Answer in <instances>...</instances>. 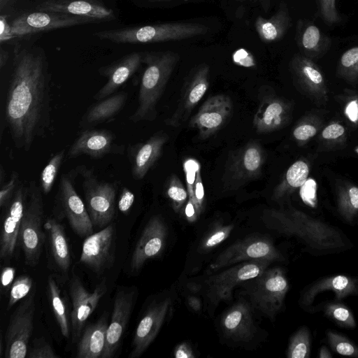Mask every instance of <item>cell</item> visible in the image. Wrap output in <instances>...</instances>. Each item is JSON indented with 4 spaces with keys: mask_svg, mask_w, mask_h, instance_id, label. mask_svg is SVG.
<instances>
[{
    "mask_svg": "<svg viewBox=\"0 0 358 358\" xmlns=\"http://www.w3.org/2000/svg\"><path fill=\"white\" fill-rule=\"evenodd\" d=\"M50 75L44 50L20 45L15 48L6 90L5 122L17 149L30 150L51 124Z\"/></svg>",
    "mask_w": 358,
    "mask_h": 358,
    "instance_id": "6da1fadb",
    "label": "cell"
},
{
    "mask_svg": "<svg viewBox=\"0 0 358 358\" xmlns=\"http://www.w3.org/2000/svg\"><path fill=\"white\" fill-rule=\"evenodd\" d=\"M179 59V55L172 51L143 52L145 68L140 83L138 106L129 117L130 121L137 123L156 119L157 105Z\"/></svg>",
    "mask_w": 358,
    "mask_h": 358,
    "instance_id": "7a4b0ae2",
    "label": "cell"
},
{
    "mask_svg": "<svg viewBox=\"0 0 358 358\" xmlns=\"http://www.w3.org/2000/svg\"><path fill=\"white\" fill-rule=\"evenodd\" d=\"M262 220L269 229L295 236L319 252H330L344 245L341 234L332 227L305 218L297 213L266 209Z\"/></svg>",
    "mask_w": 358,
    "mask_h": 358,
    "instance_id": "3957f363",
    "label": "cell"
},
{
    "mask_svg": "<svg viewBox=\"0 0 358 358\" xmlns=\"http://www.w3.org/2000/svg\"><path fill=\"white\" fill-rule=\"evenodd\" d=\"M208 27L195 22H171L141 26H128L99 31L94 35L115 43L137 44L180 41L206 34Z\"/></svg>",
    "mask_w": 358,
    "mask_h": 358,
    "instance_id": "277c9868",
    "label": "cell"
},
{
    "mask_svg": "<svg viewBox=\"0 0 358 358\" xmlns=\"http://www.w3.org/2000/svg\"><path fill=\"white\" fill-rule=\"evenodd\" d=\"M271 263L268 260L243 262L205 278L200 289L205 296L208 311L216 308L222 301H230L236 287L259 275Z\"/></svg>",
    "mask_w": 358,
    "mask_h": 358,
    "instance_id": "5b68a950",
    "label": "cell"
},
{
    "mask_svg": "<svg viewBox=\"0 0 358 358\" xmlns=\"http://www.w3.org/2000/svg\"><path fill=\"white\" fill-rule=\"evenodd\" d=\"M42 194L35 180L29 182V193L20 225L19 242L25 264L31 267L38 264L45 241L43 231L44 206Z\"/></svg>",
    "mask_w": 358,
    "mask_h": 358,
    "instance_id": "8992f818",
    "label": "cell"
},
{
    "mask_svg": "<svg viewBox=\"0 0 358 358\" xmlns=\"http://www.w3.org/2000/svg\"><path fill=\"white\" fill-rule=\"evenodd\" d=\"M244 283L253 308L274 320L282 308L289 283L281 268H267L259 275Z\"/></svg>",
    "mask_w": 358,
    "mask_h": 358,
    "instance_id": "52a82bcc",
    "label": "cell"
},
{
    "mask_svg": "<svg viewBox=\"0 0 358 358\" xmlns=\"http://www.w3.org/2000/svg\"><path fill=\"white\" fill-rule=\"evenodd\" d=\"M82 178L86 208L94 227L103 229L112 223L115 215L116 184L99 180L92 169H75Z\"/></svg>",
    "mask_w": 358,
    "mask_h": 358,
    "instance_id": "ba28073f",
    "label": "cell"
},
{
    "mask_svg": "<svg viewBox=\"0 0 358 358\" xmlns=\"http://www.w3.org/2000/svg\"><path fill=\"white\" fill-rule=\"evenodd\" d=\"M266 153L257 141L247 143L229 157L222 177L225 190L238 189L260 176Z\"/></svg>",
    "mask_w": 358,
    "mask_h": 358,
    "instance_id": "9c48e42d",
    "label": "cell"
},
{
    "mask_svg": "<svg viewBox=\"0 0 358 358\" xmlns=\"http://www.w3.org/2000/svg\"><path fill=\"white\" fill-rule=\"evenodd\" d=\"M283 259L282 253L271 239L264 236H250L224 250L211 262L208 271L216 272L247 261L268 260L273 262Z\"/></svg>",
    "mask_w": 358,
    "mask_h": 358,
    "instance_id": "30bf717a",
    "label": "cell"
},
{
    "mask_svg": "<svg viewBox=\"0 0 358 358\" xmlns=\"http://www.w3.org/2000/svg\"><path fill=\"white\" fill-rule=\"evenodd\" d=\"M36 289L20 301L10 317L4 341L6 358L27 357L29 340L34 329Z\"/></svg>",
    "mask_w": 358,
    "mask_h": 358,
    "instance_id": "8fae6325",
    "label": "cell"
},
{
    "mask_svg": "<svg viewBox=\"0 0 358 358\" xmlns=\"http://www.w3.org/2000/svg\"><path fill=\"white\" fill-rule=\"evenodd\" d=\"M76 169L63 173L59 179L55 196L57 216L65 217L71 229L80 237L93 234L94 226L83 200L75 188Z\"/></svg>",
    "mask_w": 358,
    "mask_h": 358,
    "instance_id": "7c38bea8",
    "label": "cell"
},
{
    "mask_svg": "<svg viewBox=\"0 0 358 358\" xmlns=\"http://www.w3.org/2000/svg\"><path fill=\"white\" fill-rule=\"evenodd\" d=\"M69 291L72 303L70 313L71 331L72 341L75 343L79 340L87 320L107 292L106 280L103 278L94 290L89 292L80 277L72 272L69 280Z\"/></svg>",
    "mask_w": 358,
    "mask_h": 358,
    "instance_id": "4fadbf2b",
    "label": "cell"
},
{
    "mask_svg": "<svg viewBox=\"0 0 358 358\" xmlns=\"http://www.w3.org/2000/svg\"><path fill=\"white\" fill-rule=\"evenodd\" d=\"M91 23L94 22L90 19L38 10L22 13L10 22L17 37Z\"/></svg>",
    "mask_w": 358,
    "mask_h": 358,
    "instance_id": "5bb4252c",
    "label": "cell"
},
{
    "mask_svg": "<svg viewBox=\"0 0 358 358\" xmlns=\"http://www.w3.org/2000/svg\"><path fill=\"white\" fill-rule=\"evenodd\" d=\"M115 238L113 222L87 236L82 245L80 264L98 275L110 268L115 261Z\"/></svg>",
    "mask_w": 358,
    "mask_h": 358,
    "instance_id": "9a60e30c",
    "label": "cell"
},
{
    "mask_svg": "<svg viewBox=\"0 0 358 358\" xmlns=\"http://www.w3.org/2000/svg\"><path fill=\"white\" fill-rule=\"evenodd\" d=\"M29 182L20 180L6 205L0 236V259L10 260L19 242L20 225L28 197Z\"/></svg>",
    "mask_w": 358,
    "mask_h": 358,
    "instance_id": "2e32d148",
    "label": "cell"
},
{
    "mask_svg": "<svg viewBox=\"0 0 358 358\" xmlns=\"http://www.w3.org/2000/svg\"><path fill=\"white\" fill-rule=\"evenodd\" d=\"M171 297L154 300L145 310L134 331L129 358L141 357L158 335L172 308Z\"/></svg>",
    "mask_w": 358,
    "mask_h": 358,
    "instance_id": "e0dca14e",
    "label": "cell"
},
{
    "mask_svg": "<svg viewBox=\"0 0 358 358\" xmlns=\"http://www.w3.org/2000/svg\"><path fill=\"white\" fill-rule=\"evenodd\" d=\"M134 287H123L117 289L110 322L106 332V343L101 358H112L117 353L137 299Z\"/></svg>",
    "mask_w": 358,
    "mask_h": 358,
    "instance_id": "ac0fdd59",
    "label": "cell"
},
{
    "mask_svg": "<svg viewBox=\"0 0 358 358\" xmlns=\"http://www.w3.org/2000/svg\"><path fill=\"white\" fill-rule=\"evenodd\" d=\"M209 66L203 64L196 67L186 78L178 104L164 123L178 127L189 117L193 109L203 98L209 87Z\"/></svg>",
    "mask_w": 358,
    "mask_h": 358,
    "instance_id": "d6986e66",
    "label": "cell"
},
{
    "mask_svg": "<svg viewBox=\"0 0 358 358\" xmlns=\"http://www.w3.org/2000/svg\"><path fill=\"white\" fill-rule=\"evenodd\" d=\"M234 111L231 99L217 94L207 99L190 118L189 126L195 129L201 139H206L220 130L231 119Z\"/></svg>",
    "mask_w": 358,
    "mask_h": 358,
    "instance_id": "ffe728a7",
    "label": "cell"
},
{
    "mask_svg": "<svg viewBox=\"0 0 358 358\" xmlns=\"http://www.w3.org/2000/svg\"><path fill=\"white\" fill-rule=\"evenodd\" d=\"M115 134L105 129H83L72 143L67 152L68 159L81 155L102 158L108 155H124L125 146L116 141Z\"/></svg>",
    "mask_w": 358,
    "mask_h": 358,
    "instance_id": "44dd1931",
    "label": "cell"
},
{
    "mask_svg": "<svg viewBox=\"0 0 358 358\" xmlns=\"http://www.w3.org/2000/svg\"><path fill=\"white\" fill-rule=\"evenodd\" d=\"M168 236V228L160 215L151 217L142 231L132 252L129 268L138 273L145 262L157 257L164 250Z\"/></svg>",
    "mask_w": 358,
    "mask_h": 358,
    "instance_id": "7402d4cb",
    "label": "cell"
},
{
    "mask_svg": "<svg viewBox=\"0 0 358 358\" xmlns=\"http://www.w3.org/2000/svg\"><path fill=\"white\" fill-rule=\"evenodd\" d=\"M35 9L82 17L90 19L94 23L117 19L114 10L101 0H39Z\"/></svg>",
    "mask_w": 358,
    "mask_h": 358,
    "instance_id": "603a6c76",
    "label": "cell"
},
{
    "mask_svg": "<svg viewBox=\"0 0 358 358\" xmlns=\"http://www.w3.org/2000/svg\"><path fill=\"white\" fill-rule=\"evenodd\" d=\"M250 302L240 300L222 315L220 327L223 334L235 342H249L257 333V327L253 317Z\"/></svg>",
    "mask_w": 358,
    "mask_h": 358,
    "instance_id": "cb8c5ba5",
    "label": "cell"
},
{
    "mask_svg": "<svg viewBox=\"0 0 358 358\" xmlns=\"http://www.w3.org/2000/svg\"><path fill=\"white\" fill-rule=\"evenodd\" d=\"M168 140V134L159 131L145 141L128 147V158L133 178L141 180L146 176L161 157Z\"/></svg>",
    "mask_w": 358,
    "mask_h": 358,
    "instance_id": "d4e9b609",
    "label": "cell"
},
{
    "mask_svg": "<svg viewBox=\"0 0 358 358\" xmlns=\"http://www.w3.org/2000/svg\"><path fill=\"white\" fill-rule=\"evenodd\" d=\"M143 52H133L99 68L100 75L106 77L107 81L93 99L99 101L115 94L136 72L143 64Z\"/></svg>",
    "mask_w": 358,
    "mask_h": 358,
    "instance_id": "484cf974",
    "label": "cell"
},
{
    "mask_svg": "<svg viewBox=\"0 0 358 358\" xmlns=\"http://www.w3.org/2000/svg\"><path fill=\"white\" fill-rule=\"evenodd\" d=\"M43 228L47 232L48 241V264L51 269L61 275H66L70 268L71 260L64 227L57 217H49L44 222Z\"/></svg>",
    "mask_w": 358,
    "mask_h": 358,
    "instance_id": "4316f807",
    "label": "cell"
},
{
    "mask_svg": "<svg viewBox=\"0 0 358 358\" xmlns=\"http://www.w3.org/2000/svg\"><path fill=\"white\" fill-rule=\"evenodd\" d=\"M183 169L188 193V201L185 208V215L189 220L194 221L202 213L205 206L201 166L195 159L188 158L183 163Z\"/></svg>",
    "mask_w": 358,
    "mask_h": 358,
    "instance_id": "83f0119b",
    "label": "cell"
},
{
    "mask_svg": "<svg viewBox=\"0 0 358 358\" xmlns=\"http://www.w3.org/2000/svg\"><path fill=\"white\" fill-rule=\"evenodd\" d=\"M108 313L104 312L99 320L83 329L78 340L76 358H101L106 343Z\"/></svg>",
    "mask_w": 358,
    "mask_h": 358,
    "instance_id": "f1b7e54d",
    "label": "cell"
},
{
    "mask_svg": "<svg viewBox=\"0 0 358 358\" xmlns=\"http://www.w3.org/2000/svg\"><path fill=\"white\" fill-rule=\"evenodd\" d=\"M127 99L124 92L115 93L90 106L82 116L79 126L83 129L92 128L114 118L124 108Z\"/></svg>",
    "mask_w": 358,
    "mask_h": 358,
    "instance_id": "f546056e",
    "label": "cell"
},
{
    "mask_svg": "<svg viewBox=\"0 0 358 358\" xmlns=\"http://www.w3.org/2000/svg\"><path fill=\"white\" fill-rule=\"evenodd\" d=\"M286 107L278 98L264 94L253 117V127L258 134L271 132L282 125Z\"/></svg>",
    "mask_w": 358,
    "mask_h": 358,
    "instance_id": "4dcf8cb0",
    "label": "cell"
},
{
    "mask_svg": "<svg viewBox=\"0 0 358 358\" xmlns=\"http://www.w3.org/2000/svg\"><path fill=\"white\" fill-rule=\"evenodd\" d=\"M326 291L333 292L337 300L350 295H356L358 294V280L343 275L323 278L308 288L302 297V301L309 304L317 294Z\"/></svg>",
    "mask_w": 358,
    "mask_h": 358,
    "instance_id": "1f68e13d",
    "label": "cell"
},
{
    "mask_svg": "<svg viewBox=\"0 0 358 358\" xmlns=\"http://www.w3.org/2000/svg\"><path fill=\"white\" fill-rule=\"evenodd\" d=\"M290 24L286 6H281L270 18L259 16L255 20V29L259 38L265 43L278 41L282 38Z\"/></svg>",
    "mask_w": 358,
    "mask_h": 358,
    "instance_id": "d6a6232c",
    "label": "cell"
},
{
    "mask_svg": "<svg viewBox=\"0 0 358 358\" xmlns=\"http://www.w3.org/2000/svg\"><path fill=\"white\" fill-rule=\"evenodd\" d=\"M47 290L52 310L60 331L64 337L68 338L71 332L68 306L57 281L51 275L48 277Z\"/></svg>",
    "mask_w": 358,
    "mask_h": 358,
    "instance_id": "836d02e7",
    "label": "cell"
},
{
    "mask_svg": "<svg viewBox=\"0 0 358 358\" xmlns=\"http://www.w3.org/2000/svg\"><path fill=\"white\" fill-rule=\"evenodd\" d=\"M165 196L176 213H179L185 209L188 201V193L177 175L173 174L169 178L165 187Z\"/></svg>",
    "mask_w": 358,
    "mask_h": 358,
    "instance_id": "e575fe53",
    "label": "cell"
},
{
    "mask_svg": "<svg viewBox=\"0 0 358 358\" xmlns=\"http://www.w3.org/2000/svg\"><path fill=\"white\" fill-rule=\"evenodd\" d=\"M65 155L64 149L57 152L49 159L42 170L40 185L43 194H48L52 190Z\"/></svg>",
    "mask_w": 358,
    "mask_h": 358,
    "instance_id": "d590c367",
    "label": "cell"
},
{
    "mask_svg": "<svg viewBox=\"0 0 358 358\" xmlns=\"http://www.w3.org/2000/svg\"><path fill=\"white\" fill-rule=\"evenodd\" d=\"M310 350V339L308 329L300 328L291 337L287 351L289 358H306Z\"/></svg>",
    "mask_w": 358,
    "mask_h": 358,
    "instance_id": "8d00e7d4",
    "label": "cell"
},
{
    "mask_svg": "<svg viewBox=\"0 0 358 358\" xmlns=\"http://www.w3.org/2000/svg\"><path fill=\"white\" fill-rule=\"evenodd\" d=\"M324 314L341 327L355 328L356 326L352 313L341 303H327L324 307Z\"/></svg>",
    "mask_w": 358,
    "mask_h": 358,
    "instance_id": "74e56055",
    "label": "cell"
},
{
    "mask_svg": "<svg viewBox=\"0 0 358 358\" xmlns=\"http://www.w3.org/2000/svg\"><path fill=\"white\" fill-rule=\"evenodd\" d=\"M233 229L232 224L217 226L202 239L199 251L206 252L215 248L229 237Z\"/></svg>",
    "mask_w": 358,
    "mask_h": 358,
    "instance_id": "f35d334b",
    "label": "cell"
},
{
    "mask_svg": "<svg viewBox=\"0 0 358 358\" xmlns=\"http://www.w3.org/2000/svg\"><path fill=\"white\" fill-rule=\"evenodd\" d=\"M33 280L27 275L18 276L10 287L7 309L12 308L17 302L26 297L31 291Z\"/></svg>",
    "mask_w": 358,
    "mask_h": 358,
    "instance_id": "ab89813d",
    "label": "cell"
},
{
    "mask_svg": "<svg viewBox=\"0 0 358 358\" xmlns=\"http://www.w3.org/2000/svg\"><path fill=\"white\" fill-rule=\"evenodd\" d=\"M327 339L331 348L336 353L358 357V348L346 337L329 330L327 331Z\"/></svg>",
    "mask_w": 358,
    "mask_h": 358,
    "instance_id": "60d3db41",
    "label": "cell"
},
{
    "mask_svg": "<svg viewBox=\"0 0 358 358\" xmlns=\"http://www.w3.org/2000/svg\"><path fill=\"white\" fill-rule=\"evenodd\" d=\"M301 43L305 50L313 51L324 48V38L317 26L309 24L303 31Z\"/></svg>",
    "mask_w": 358,
    "mask_h": 358,
    "instance_id": "b9f144b4",
    "label": "cell"
},
{
    "mask_svg": "<svg viewBox=\"0 0 358 358\" xmlns=\"http://www.w3.org/2000/svg\"><path fill=\"white\" fill-rule=\"evenodd\" d=\"M308 175V165L302 161H297L288 169L285 180L290 187H299L306 181Z\"/></svg>",
    "mask_w": 358,
    "mask_h": 358,
    "instance_id": "7bdbcfd3",
    "label": "cell"
},
{
    "mask_svg": "<svg viewBox=\"0 0 358 358\" xmlns=\"http://www.w3.org/2000/svg\"><path fill=\"white\" fill-rule=\"evenodd\" d=\"M29 358H59L52 347L43 337L34 339L29 347Z\"/></svg>",
    "mask_w": 358,
    "mask_h": 358,
    "instance_id": "ee69618b",
    "label": "cell"
},
{
    "mask_svg": "<svg viewBox=\"0 0 358 358\" xmlns=\"http://www.w3.org/2000/svg\"><path fill=\"white\" fill-rule=\"evenodd\" d=\"M19 173L13 171L9 179L1 185L0 190V207L3 208L8 203L12 196H13L17 187L20 182Z\"/></svg>",
    "mask_w": 358,
    "mask_h": 358,
    "instance_id": "f6af8a7d",
    "label": "cell"
},
{
    "mask_svg": "<svg viewBox=\"0 0 358 358\" xmlns=\"http://www.w3.org/2000/svg\"><path fill=\"white\" fill-rule=\"evenodd\" d=\"M319 5L321 15L327 23L332 24L339 22L336 0H319Z\"/></svg>",
    "mask_w": 358,
    "mask_h": 358,
    "instance_id": "bcb514c9",
    "label": "cell"
},
{
    "mask_svg": "<svg viewBox=\"0 0 358 358\" xmlns=\"http://www.w3.org/2000/svg\"><path fill=\"white\" fill-rule=\"evenodd\" d=\"M300 64L301 72L311 82L319 84L322 81V76L320 72L313 67L308 60L299 58L296 60Z\"/></svg>",
    "mask_w": 358,
    "mask_h": 358,
    "instance_id": "7dc6e473",
    "label": "cell"
},
{
    "mask_svg": "<svg viewBox=\"0 0 358 358\" xmlns=\"http://www.w3.org/2000/svg\"><path fill=\"white\" fill-rule=\"evenodd\" d=\"M134 193L127 187H123L117 202L119 210L124 214H127L134 204Z\"/></svg>",
    "mask_w": 358,
    "mask_h": 358,
    "instance_id": "c3c4849f",
    "label": "cell"
},
{
    "mask_svg": "<svg viewBox=\"0 0 358 358\" xmlns=\"http://www.w3.org/2000/svg\"><path fill=\"white\" fill-rule=\"evenodd\" d=\"M233 61L238 65L250 67L255 65V60L252 55L244 48L236 50L232 55Z\"/></svg>",
    "mask_w": 358,
    "mask_h": 358,
    "instance_id": "681fc988",
    "label": "cell"
},
{
    "mask_svg": "<svg viewBox=\"0 0 358 358\" xmlns=\"http://www.w3.org/2000/svg\"><path fill=\"white\" fill-rule=\"evenodd\" d=\"M17 36L13 34L10 22L8 21V15L1 14L0 15V43H3L13 40Z\"/></svg>",
    "mask_w": 358,
    "mask_h": 358,
    "instance_id": "f907efd6",
    "label": "cell"
},
{
    "mask_svg": "<svg viewBox=\"0 0 358 358\" xmlns=\"http://www.w3.org/2000/svg\"><path fill=\"white\" fill-rule=\"evenodd\" d=\"M341 64L345 68L358 66V46L347 50L341 57Z\"/></svg>",
    "mask_w": 358,
    "mask_h": 358,
    "instance_id": "816d5d0a",
    "label": "cell"
},
{
    "mask_svg": "<svg viewBox=\"0 0 358 358\" xmlns=\"http://www.w3.org/2000/svg\"><path fill=\"white\" fill-rule=\"evenodd\" d=\"M315 134V128L308 124L299 126L294 131V136L296 139L299 141L307 140L313 136Z\"/></svg>",
    "mask_w": 358,
    "mask_h": 358,
    "instance_id": "f5cc1de1",
    "label": "cell"
},
{
    "mask_svg": "<svg viewBox=\"0 0 358 358\" xmlns=\"http://www.w3.org/2000/svg\"><path fill=\"white\" fill-rule=\"evenodd\" d=\"M316 183L315 180L310 179L306 181L301 186V194L303 199L311 201L315 198Z\"/></svg>",
    "mask_w": 358,
    "mask_h": 358,
    "instance_id": "db71d44e",
    "label": "cell"
},
{
    "mask_svg": "<svg viewBox=\"0 0 358 358\" xmlns=\"http://www.w3.org/2000/svg\"><path fill=\"white\" fill-rule=\"evenodd\" d=\"M15 269L11 266H6L3 268L1 275V285L4 289L11 287L13 282Z\"/></svg>",
    "mask_w": 358,
    "mask_h": 358,
    "instance_id": "11a10c76",
    "label": "cell"
},
{
    "mask_svg": "<svg viewBox=\"0 0 358 358\" xmlns=\"http://www.w3.org/2000/svg\"><path fill=\"white\" fill-rule=\"evenodd\" d=\"M344 133V128L338 124H333L324 129L322 132V136L324 138H336Z\"/></svg>",
    "mask_w": 358,
    "mask_h": 358,
    "instance_id": "9f6ffc18",
    "label": "cell"
},
{
    "mask_svg": "<svg viewBox=\"0 0 358 358\" xmlns=\"http://www.w3.org/2000/svg\"><path fill=\"white\" fill-rule=\"evenodd\" d=\"M174 357L176 358H192L194 357L192 348L187 343L178 345L174 350Z\"/></svg>",
    "mask_w": 358,
    "mask_h": 358,
    "instance_id": "6f0895ef",
    "label": "cell"
},
{
    "mask_svg": "<svg viewBox=\"0 0 358 358\" xmlns=\"http://www.w3.org/2000/svg\"><path fill=\"white\" fill-rule=\"evenodd\" d=\"M348 202L350 207V215L358 210V187H351L348 192Z\"/></svg>",
    "mask_w": 358,
    "mask_h": 358,
    "instance_id": "680465c9",
    "label": "cell"
},
{
    "mask_svg": "<svg viewBox=\"0 0 358 358\" xmlns=\"http://www.w3.org/2000/svg\"><path fill=\"white\" fill-rule=\"evenodd\" d=\"M346 114L352 122H356L358 120V101L357 100L351 101L346 108Z\"/></svg>",
    "mask_w": 358,
    "mask_h": 358,
    "instance_id": "91938a15",
    "label": "cell"
},
{
    "mask_svg": "<svg viewBox=\"0 0 358 358\" xmlns=\"http://www.w3.org/2000/svg\"><path fill=\"white\" fill-rule=\"evenodd\" d=\"M189 306L196 312L201 310V303L198 297L195 296H189L187 299Z\"/></svg>",
    "mask_w": 358,
    "mask_h": 358,
    "instance_id": "94428289",
    "label": "cell"
},
{
    "mask_svg": "<svg viewBox=\"0 0 358 358\" xmlns=\"http://www.w3.org/2000/svg\"><path fill=\"white\" fill-rule=\"evenodd\" d=\"M9 57L8 51L5 50L2 46L0 48V69H2L6 64Z\"/></svg>",
    "mask_w": 358,
    "mask_h": 358,
    "instance_id": "6125c7cd",
    "label": "cell"
},
{
    "mask_svg": "<svg viewBox=\"0 0 358 358\" xmlns=\"http://www.w3.org/2000/svg\"><path fill=\"white\" fill-rule=\"evenodd\" d=\"M15 0H0V11H3L9 6H11Z\"/></svg>",
    "mask_w": 358,
    "mask_h": 358,
    "instance_id": "be15d7a7",
    "label": "cell"
},
{
    "mask_svg": "<svg viewBox=\"0 0 358 358\" xmlns=\"http://www.w3.org/2000/svg\"><path fill=\"white\" fill-rule=\"evenodd\" d=\"M319 357L320 358H331V357H332V355L326 346H322L320 350Z\"/></svg>",
    "mask_w": 358,
    "mask_h": 358,
    "instance_id": "e7e4bbea",
    "label": "cell"
},
{
    "mask_svg": "<svg viewBox=\"0 0 358 358\" xmlns=\"http://www.w3.org/2000/svg\"><path fill=\"white\" fill-rule=\"evenodd\" d=\"M5 176H6V173L4 172L3 166L1 165V166H0V184H1V185H2L3 184Z\"/></svg>",
    "mask_w": 358,
    "mask_h": 358,
    "instance_id": "03108f58",
    "label": "cell"
},
{
    "mask_svg": "<svg viewBox=\"0 0 358 358\" xmlns=\"http://www.w3.org/2000/svg\"><path fill=\"white\" fill-rule=\"evenodd\" d=\"M172 0H149L150 2L152 3H157V2H164V1H169Z\"/></svg>",
    "mask_w": 358,
    "mask_h": 358,
    "instance_id": "003e7915",
    "label": "cell"
}]
</instances>
